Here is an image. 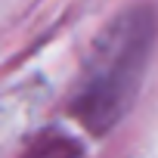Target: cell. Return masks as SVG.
<instances>
[{
  "mask_svg": "<svg viewBox=\"0 0 158 158\" xmlns=\"http://www.w3.org/2000/svg\"><path fill=\"white\" fill-rule=\"evenodd\" d=\"M22 158H77V146L65 136H47Z\"/></svg>",
  "mask_w": 158,
  "mask_h": 158,
  "instance_id": "cell-2",
  "label": "cell"
},
{
  "mask_svg": "<svg viewBox=\"0 0 158 158\" xmlns=\"http://www.w3.org/2000/svg\"><path fill=\"white\" fill-rule=\"evenodd\" d=\"M158 16L152 6L118 13L93 40L71 87V115L87 133L106 136L133 106L155 50Z\"/></svg>",
  "mask_w": 158,
  "mask_h": 158,
  "instance_id": "cell-1",
  "label": "cell"
}]
</instances>
